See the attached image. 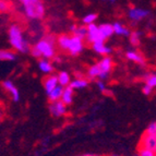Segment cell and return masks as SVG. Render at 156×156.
<instances>
[{"label":"cell","instance_id":"21","mask_svg":"<svg viewBox=\"0 0 156 156\" xmlns=\"http://www.w3.org/2000/svg\"><path fill=\"white\" fill-rule=\"evenodd\" d=\"M57 78H58V84L63 86V87H66V86H68L70 84V76H69V73L60 72L57 76Z\"/></svg>","mask_w":156,"mask_h":156},{"label":"cell","instance_id":"6","mask_svg":"<svg viewBox=\"0 0 156 156\" xmlns=\"http://www.w3.org/2000/svg\"><path fill=\"white\" fill-rule=\"evenodd\" d=\"M86 39L90 43H95V42H105L104 39L101 38V34L98 31V26L95 25L94 23L89 24L87 25V35H86Z\"/></svg>","mask_w":156,"mask_h":156},{"label":"cell","instance_id":"10","mask_svg":"<svg viewBox=\"0 0 156 156\" xmlns=\"http://www.w3.org/2000/svg\"><path fill=\"white\" fill-rule=\"evenodd\" d=\"M58 85V78L57 76H49L44 80V89L46 93H50L52 90Z\"/></svg>","mask_w":156,"mask_h":156},{"label":"cell","instance_id":"36","mask_svg":"<svg viewBox=\"0 0 156 156\" xmlns=\"http://www.w3.org/2000/svg\"><path fill=\"white\" fill-rule=\"evenodd\" d=\"M108 1H112V2H114V1H115V0H108Z\"/></svg>","mask_w":156,"mask_h":156},{"label":"cell","instance_id":"7","mask_svg":"<svg viewBox=\"0 0 156 156\" xmlns=\"http://www.w3.org/2000/svg\"><path fill=\"white\" fill-rule=\"evenodd\" d=\"M66 106L67 105L63 104L60 99L56 101H51L49 105V112L54 117H60V116H63L67 112V107Z\"/></svg>","mask_w":156,"mask_h":156},{"label":"cell","instance_id":"3","mask_svg":"<svg viewBox=\"0 0 156 156\" xmlns=\"http://www.w3.org/2000/svg\"><path fill=\"white\" fill-rule=\"evenodd\" d=\"M35 47L41 52L42 57L46 58V59H50V58L55 57V45L52 44V43L48 42L45 37L43 39H41L39 42H37Z\"/></svg>","mask_w":156,"mask_h":156},{"label":"cell","instance_id":"14","mask_svg":"<svg viewBox=\"0 0 156 156\" xmlns=\"http://www.w3.org/2000/svg\"><path fill=\"white\" fill-rule=\"evenodd\" d=\"M93 49L99 55H107V54H110V51H112V49L109 47H107L104 42L93 43Z\"/></svg>","mask_w":156,"mask_h":156},{"label":"cell","instance_id":"16","mask_svg":"<svg viewBox=\"0 0 156 156\" xmlns=\"http://www.w3.org/2000/svg\"><path fill=\"white\" fill-rule=\"evenodd\" d=\"M98 67L101 69V72H105V73H109L110 69L112 67V59L109 57H105L104 59H101L98 63Z\"/></svg>","mask_w":156,"mask_h":156},{"label":"cell","instance_id":"19","mask_svg":"<svg viewBox=\"0 0 156 156\" xmlns=\"http://www.w3.org/2000/svg\"><path fill=\"white\" fill-rule=\"evenodd\" d=\"M38 67H39V70L44 73H47V74H49V73H51L52 71H54L52 65L47 59L41 60L38 62Z\"/></svg>","mask_w":156,"mask_h":156},{"label":"cell","instance_id":"26","mask_svg":"<svg viewBox=\"0 0 156 156\" xmlns=\"http://www.w3.org/2000/svg\"><path fill=\"white\" fill-rule=\"evenodd\" d=\"M99 72H101V69H99L98 65H94L89 69L87 74H89L91 78H96V76H98Z\"/></svg>","mask_w":156,"mask_h":156},{"label":"cell","instance_id":"35","mask_svg":"<svg viewBox=\"0 0 156 156\" xmlns=\"http://www.w3.org/2000/svg\"><path fill=\"white\" fill-rule=\"evenodd\" d=\"M112 156H120V155H117V154H114V155H112Z\"/></svg>","mask_w":156,"mask_h":156},{"label":"cell","instance_id":"12","mask_svg":"<svg viewBox=\"0 0 156 156\" xmlns=\"http://www.w3.org/2000/svg\"><path fill=\"white\" fill-rule=\"evenodd\" d=\"M72 97H73V89L70 85L63 87L62 95H61V99L60 101H62L65 105H70L72 103Z\"/></svg>","mask_w":156,"mask_h":156},{"label":"cell","instance_id":"25","mask_svg":"<svg viewBox=\"0 0 156 156\" xmlns=\"http://www.w3.org/2000/svg\"><path fill=\"white\" fill-rule=\"evenodd\" d=\"M156 153L145 147H138V156H155Z\"/></svg>","mask_w":156,"mask_h":156},{"label":"cell","instance_id":"33","mask_svg":"<svg viewBox=\"0 0 156 156\" xmlns=\"http://www.w3.org/2000/svg\"><path fill=\"white\" fill-rule=\"evenodd\" d=\"M96 84H97V86H98V89L101 90V92H105V84L103 81H98Z\"/></svg>","mask_w":156,"mask_h":156},{"label":"cell","instance_id":"13","mask_svg":"<svg viewBox=\"0 0 156 156\" xmlns=\"http://www.w3.org/2000/svg\"><path fill=\"white\" fill-rule=\"evenodd\" d=\"M71 31H72L74 36L79 37V38H81V39H84V38H86V35H87V26L72 25L71 26Z\"/></svg>","mask_w":156,"mask_h":156},{"label":"cell","instance_id":"4","mask_svg":"<svg viewBox=\"0 0 156 156\" xmlns=\"http://www.w3.org/2000/svg\"><path fill=\"white\" fill-rule=\"evenodd\" d=\"M138 147H145L156 153V134H148L144 132L141 136Z\"/></svg>","mask_w":156,"mask_h":156},{"label":"cell","instance_id":"15","mask_svg":"<svg viewBox=\"0 0 156 156\" xmlns=\"http://www.w3.org/2000/svg\"><path fill=\"white\" fill-rule=\"evenodd\" d=\"M62 92H63V86H61V85H59V84H58L55 89L52 90L50 93L47 94V95H48V98H49L50 101H59V99H61Z\"/></svg>","mask_w":156,"mask_h":156},{"label":"cell","instance_id":"9","mask_svg":"<svg viewBox=\"0 0 156 156\" xmlns=\"http://www.w3.org/2000/svg\"><path fill=\"white\" fill-rule=\"evenodd\" d=\"M2 87L7 92L11 94V96H12V99L14 101H18L20 99V93H19V90L14 84L11 82V81L7 80V81H3L2 82Z\"/></svg>","mask_w":156,"mask_h":156},{"label":"cell","instance_id":"2","mask_svg":"<svg viewBox=\"0 0 156 156\" xmlns=\"http://www.w3.org/2000/svg\"><path fill=\"white\" fill-rule=\"evenodd\" d=\"M25 16L31 20H41L45 16V5L42 0H19Z\"/></svg>","mask_w":156,"mask_h":156},{"label":"cell","instance_id":"28","mask_svg":"<svg viewBox=\"0 0 156 156\" xmlns=\"http://www.w3.org/2000/svg\"><path fill=\"white\" fill-rule=\"evenodd\" d=\"M11 8V3L8 0H0V12H7Z\"/></svg>","mask_w":156,"mask_h":156},{"label":"cell","instance_id":"11","mask_svg":"<svg viewBox=\"0 0 156 156\" xmlns=\"http://www.w3.org/2000/svg\"><path fill=\"white\" fill-rule=\"evenodd\" d=\"M98 31H99V34H101V38L106 39L108 38V37H110L114 34V26H112V24H101V25L98 26Z\"/></svg>","mask_w":156,"mask_h":156},{"label":"cell","instance_id":"38","mask_svg":"<svg viewBox=\"0 0 156 156\" xmlns=\"http://www.w3.org/2000/svg\"><path fill=\"white\" fill-rule=\"evenodd\" d=\"M135 156H138V154H136V155H135Z\"/></svg>","mask_w":156,"mask_h":156},{"label":"cell","instance_id":"20","mask_svg":"<svg viewBox=\"0 0 156 156\" xmlns=\"http://www.w3.org/2000/svg\"><path fill=\"white\" fill-rule=\"evenodd\" d=\"M127 58L129 60L134 61V62L141 63V65H143L144 63V58L142 57V55L139 54V52H136V51H133V50L127 52Z\"/></svg>","mask_w":156,"mask_h":156},{"label":"cell","instance_id":"27","mask_svg":"<svg viewBox=\"0 0 156 156\" xmlns=\"http://www.w3.org/2000/svg\"><path fill=\"white\" fill-rule=\"evenodd\" d=\"M97 19V14H95V13H90V14H87V16H85L83 18V23L86 24V25H89V24H92L94 23V21Z\"/></svg>","mask_w":156,"mask_h":156},{"label":"cell","instance_id":"30","mask_svg":"<svg viewBox=\"0 0 156 156\" xmlns=\"http://www.w3.org/2000/svg\"><path fill=\"white\" fill-rule=\"evenodd\" d=\"M145 133L148 134H156V122H152L151 125L146 128Z\"/></svg>","mask_w":156,"mask_h":156},{"label":"cell","instance_id":"24","mask_svg":"<svg viewBox=\"0 0 156 156\" xmlns=\"http://www.w3.org/2000/svg\"><path fill=\"white\" fill-rule=\"evenodd\" d=\"M140 35L141 33L140 32H131L130 33V43L131 45H133V46H139L140 45Z\"/></svg>","mask_w":156,"mask_h":156},{"label":"cell","instance_id":"37","mask_svg":"<svg viewBox=\"0 0 156 156\" xmlns=\"http://www.w3.org/2000/svg\"><path fill=\"white\" fill-rule=\"evenodd\" d=\"M82 156H93V155H82Z\"/></svg>","mask_w":156,"mask_h":156},{"label":"cell","instance_id":"29","mask_svg":"<svg viewBox=\"0 0 156 156\" xmlns=\"http://www.w3.org/2000/svg\"><path fill=\"white\" fill-rule=\"evenodd\" d=\"M145 82L147 85L152 86V87H155L156 86V76H145Z\"/></svg>","mask_w":156,"mask_h":156},{"label":"cell","instance_id":"22","mask_svg":"<svg viewBox=\"0 0 156 156\" xmlns=\"http://www.w3.org/2000/svg\"><path fill=\"white\" fill-rule=\"evenodd\" d=\"M57 43L60 48L68 50V47H69V44H70V37L68 36V35H61V36H59L57 38Z\"/></svg>","mask_w":156,"mask_h":156},{"label":"cell","instance_id":"17","mask_svg":"<svg viewBox=\"0 0 156 156\" xmlns=\"http://www.w3.org/2000/svg\"><path fill=\"white\" fill-rule=\"evenodd\" d=\"M112 26H114V33L115 34H117V35H121V36H129V35H130L131 32L129 31L126 26H123L122 24L116 22V23L112 24Z\"/></svg>","mask_w":156,"mask_h":156},{"label":"cell","instance_id":"31","mask_svg":"<svg viewBox=\"0 0 156 156\" xmlns=\"http://www.w3.org/2000/svg\"><path fill=\"white\" fill-rule=\"evenodd\" d=\"M30 50H31L32 55H33L35 58H39V57H42V55H41V52H39L38 50H37V48H36V47H35V46L32 47V48H31V49H30Z\"/></svg>","mask_w":156,"mask_h":156},{"label":"cell","instance_id":"18","mask_svg":"<svg viewBox=\"0 0 156 156\" xmlns=\"http://www.w3.org/2000/svg\"><path fill=\"white\" fill-rule=\"evenodd\" d=\"M16 58V54L11 50L0 49V61H13Z\"/></svg>","mask_w":156,"mask_h":156},{"label":"cell","instance_id":"8","mask_svg":"<svg viewBox=\"0 0 156 156\" xmlns=\"http://www.w3.org/2000/svg\"><path fill=\"white\" fill-rule=\"evenodd\" d=\"M128 16L132 21H140L150 16V11L142 8H131L128 12Z\"/></svg>","mask_w":156,"mask_h":156},{"label":"cell","instance_id":"23","mask_svg":"<svg viewBox=\"0 0 156 156\" xmlns=\"http://www.w3.org/2000/svg\"><path fill=\"white\" fill-rule=\"evenodd\" d=\"M69 85H70L73 90L74 89H83V87L87 86V81L84 80V79H76V80H73L72 82H70Z\"/></svg>","mask_w":156,"mask_h":156},{"label":"cell","instance_id":"39","mask_svg":"<svg viewBox=\"0 0 156 156\" xmlns=\"http://www.w3.org/2000/svg\"><path fill=\"white\" fill-rule=\"evenodd\" d=\"M155 156H156V155H155Z\"/></svg>","mask_w":156,"mask_h":156},{"label":"cell","instance_id":"32","mask_svg":"<svg viewBox=\"0 0 156 156\" xmlns=\"http://www.w3.org/2000/svg\"><path fill=\"white\" fill-rule=\"evenodd\" d=\"M152 91H153V87L150 85H147V84H145L143 87V93L145 94V95H150V94L152 93Z\"/></svg>","mask_w":156,"mask_h":156},{"label":"cell","instance_id":"1","mask_svg":"<svg viewBox=\"0 0 156 156\" xmlns=\"http://www.w3.org/2000/svg\"><path fill=\"white\" fill-rule=\"evenodd\" d=\"M9 35V42L12 48H14L18 51L22 52V54H26L30 51V46L27 44L25 39L23 37V32H22L21 27L18 24H12L9 27L8 31Z\"/></svg>","mask_w":156,"mask_h":156},{"label":"cell","instance_id":"34","mask_svg":"<svg viewBox=\"0 0 156 156\" xmlns=\"http://www.w3.org/2000/svg\"><path fill=\"white\" fill-rule=\"evenodd\" d=\"M1 119H2V114H1V112H0V121H1Z\"/></svg>","mask_w":156,"mask_h":156},{"label":"cell","instance_id":"5","mask_svg":"<svg viewBox=\"0 0 156 156\" xmlns=\"http://www.w3.org/2000/svg\"><path fill=\"white\" fill-rule=\"evenodd\" d=\"M82 50H83V39L79 38L74 35L70 37V44L68 47V51L70 52L71 55L76 56L79 55Z\"/></svg>","mask_w":156,"mask_h":156}]
</instances>
